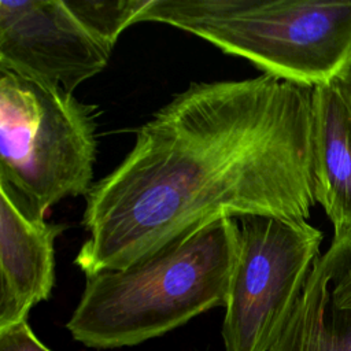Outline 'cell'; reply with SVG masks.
Here are the masks:
<instances>
[{
  "instance_id": "cell-8",
  "label": "cell",
  "mask_w": 351,
  "mask_h": 351,
  "mask_svg": "<svg viewBox=\"0 0 351 351\" xmlns=\"http://www.w3.org/2000/svg\"><path fill=\"white\" fill-rule=\"evenodd\" d=\"M270 351H351V244L317 259Z\"/></svg>"
},
{
  "instance_id": "cell-1",
  "label": "cell",
  "mask_w": 351,
  "mask_h": 351,
  "mask_svg": "<svg viewBox=\"0 0 351 351\" xmlns=\"http://www.w3.org/2000/svg\"><path fill=\"white\" fill-rule=\"evenodd\" d=\"M86 277L125 269L225 218L307 221L313 88L262 74L195 82L136 129L85 196Z\"/></svg>"
},
{
  "instance_id": "cell-3",
  "label": "cell",
  "mask_w": 351,
  "mask_h": 351,
  "mask_svg": "<svg viewBox=\"0 0 351 351\" xmlns=\"http://www.w3.org/2000/svg\"><path fill=\"white\" fill-rule=\"evenodd\" d=\"M137 22L178 27L308 88L330 82L351 51V1L149 0Z\"/></svg>"
},
{
  "instance_id": "cell-12",
  "label": "cell",
  "mask_w": 351,
  "mask_h": 351,
  "mask_svg": "<svg viewBox=\"0 0 351 351\" xmlns=\"http://www.w3.org/2000/svg\"><path fill=\"white\" fill-rule=\"evenodd\" d=\"M333 86L336 88L337 93L340 95L350 117H351V51L341 64L340 70L335 75V78L330 81Z\"/></svg>"
},
{
  "instance_id": "cell-6",
  "label": "cell",
  "mask_w": 351,
  "mask_h": 351,
  "mask_svg": "<svg viewBox=\"0 0 351 351\" xmlns=\"http://www.w3.org/2000/svg\"><path fill=\"white\" fill-rule=\"evenodd\" d=\"M110 53L64 0H0V69L73 93L107 66Z\"/></svg>"
},
{
  "instance_id": "cell-9",
  "label": "cell",
  "mask_w": 351,
  "mask_h": 351,
  "mask_svg": "<svg viewBox=\"0 0 351 351\" xmlns=\"http://www.w3.org/2000/svg\"><path fill=\"white\" fill-rule=\"evenodd\" d=\"M313 180L332 243L351 244V117L332 82L313 88Z\"/></svg>"
},
{
  "instance_id": "cell-2",
  "label": "cell",
  "mask_w": 351,
  "mask_h": 351,
  "mask_svg": "<svg viewBox=\"0 0 351 351\" xmlns=\"http://www.w3.org/2000/svg\"><path fill=\"white\" fill-rule=\"evenodd\" d=\"M239 221L225 218L125 269L86 277L66 329L89 348L137 346L225 307Z\"/></svg>"
},
{
  "instance_id": "cell-11",
  "label": "cell",
  "mask_w": 351,
  "mask_h": 351,
  "mask_svg": "<svg viewBox=\"0 0 351 351\" xmlns=\"http://www.w3.org/2000/svg\"><path fill=\"white\" fill-rule=\"evenodd\" d=\"M0 351H51L47 346H44L27 321L23 319L21 322L0 328Z\"/></svg>"
},
{
  "instance_id": "cell-7",
  "label": "cell",
  "mask_w": 351,
  "mask_h": 351,
  "mask_svg": "<svg viewBox=\"0 0 351 351\" xmlns=\"http://www.w3.org/2000/svg\"><path fill=\"white\" fill-rule=\"evenodd\" d=\"M63 230V223L29 217L0 189V328L26 319L51 296L55 240Z\"/></svg>"
},
{
  "instance_id": "cell-10",
  "label": "cell",
  "mask_w": 351,
  "mask_h": 351,
  "mask_svg": "<svg viewBox=\"0 0 351 351\" xmlns=\"http://www.w3.org/2000/svg\"><path fill=\"white\" fill-rule=\"evenodd\" d=\"M148 1L149 0H64V4L97 41L112 51L121 33L130 25L137 23V19Z\"/></svg>"
},
{
  "instance_id": "cell-4",
  "label": "cell",
  "mask_w": 351,
  "mask_h": 351,
  "mask_svg": "<svg viewBox=\"0 0 351 351\" xmlns=\"http://www.w3.org/2000/svg\"><path fill=\"white\" fill-rule=\"evenodd\" d=\"M96 106L59 85L0 69V189L34 219L92 189Z\"/></svg>"
},
{
  "instance_id": "cell-5",
  "label": "cell",
  "mask_w": 351,
  "mask_h": 351,
  "mask_svg": "<svg viewBox=\"0 0 351 351\" xmlns=\"http://www.w3.org/2000/svg\"><path fill=\"white\" fill-rule=\"evenodd\" d=\"M239 221L222 340L225 351H270L317 259L324 240L307 221L248 215Z\"/></svg>"
}]
</instances>
